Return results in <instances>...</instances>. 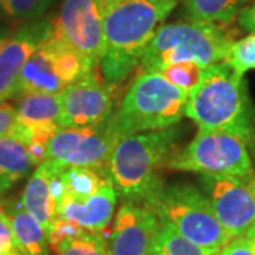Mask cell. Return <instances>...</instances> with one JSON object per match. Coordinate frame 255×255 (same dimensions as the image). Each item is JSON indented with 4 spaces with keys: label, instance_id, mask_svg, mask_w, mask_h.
I'll return each mask as SVG.
<instances>
[{
    "label": "cell",
    "instance_id": "6da1fadb",
    "mask_svg": "<svg viewBox=\"0 0 255 255\" xmlns=\"http://www.w3.org/2000/svg\"><path fill=\"white\" fill-rule=\"evenodd\" d=\"M105 4L101 75L115 85L139 65L146 47L177 0H112Z\"/></svg>",
    "mask_w": 255,
    "mask_h": 255
},
{
    "label": "cell",
    "instance_id": "7a4b0ae2",
    "mask_svg": "<svg viewBox=\"0 0 255 255\" xmlns=\"http://www.w3.org/2000/svg\"><path fill=\"white\" fill-rule=\"evenodd\" d=\"M184 115L201 129L237 133L250 142L255 111L244 75L226 63L204 68L199 84L187 94Z\"/></svg>",
    "mask_w": 255,
    "mask_h": 255
},
{
    "label": "cell",
    "instance_id": "3957f363",
    "mask_svg": "<svg viewBox=\"0 0 255 255\" xmlns=\"http://www.w3.org/2000/svg\"><path fill=\"white\" fill-rule=\"evenodd\" d=\"M238 30L231 24L186 20L157 28L139 63V74L157 73L179 63H196L201 68L223 63L236 43Z\"/></svg>",
    "mask_w": 255,
    "mask_h": 255
},
{
    "label": "cell",
    "instance_id": "277c9868",
    "mask_svg": "<svg viewBox=\"0 0 255 255\" xmlns=\"http://www.w3.org/2000/svg\"><path fill=\"white\" fill-rule=\"evenodd\" d=\"M177 136L179 129L172 127L119 137L107 169L117 194L127 201L142 204L160 187L163 183L156 172L174 152Z\"/></svg>",
    "mask_w": 255,
    "mask_h": 255
},
{
    "label": "cell",
    "instance_id": "5b68a950",
    "mask_svg": "<svg viewBox=\"0 0 255 255\" xmlns=\"http://www.w3.org/2000/svg\"><path fill=\"white\" fill-rule=\"evenodd\" d=\"M140 206L210 255L234 238L216 219L204 193L189 183L162 184Z\"/></svg>",
    "mask_w": 255,
    "mask_h": 255
},
{
    "label": "cell",
    "instance_id": "8992f818",
    "mask_svg": "<svg viewBox=\"0 0 255 255\" xmlns=\"http://www.w3.org/2000/svg\"><path fill=\"white\" fill-rule=\"evenodd\" d=\"M187 94L159 73L137 74L118 112L111 117V128L121 137L176 127L184 117Z\"/></svg>",
    "mask_w": 255,
    "mask_h": 255
},
{
    "label": "cell",
    "instance_id": "52a82bcc",
    "mask_svg": "<svg viewBox=\"0 0 255 255\" xmlns=\"http://www.w3.org/2000/svg\"><path fill=\"white\" fill-rule=\"evenodd\" d=\"M248 140L237 133L199 129L197 135L182 150H174L163 166L201 174L247 176L253 173Z\"/></svg>",
    "mask_w": 255,
    "mask_h": 255
},
{
    "label": "cell",
    "instance_id": "ba28073f",
    "mask_svg": "<svg viewBox=\"0 0 255 255\" xmlns=\"http://www.w3.org/2000/svg\"><path fill=\"white\" fill-rule=\"evenodd\" d=\"M94 70L95 65L65 44L51 28L50 36L24 64L14 98L31 94H60L70 84L81 80Z\"/></svg>",
    "mask_w": 255,
    "mask_h": 255
},
{
    "label": "cell",
    "instance_id": "9c48e42d",
    "mask_svg": "<svg viewBox=\"0 0 255 255\" xmlns=\"http://www.w3.org/2000/svg\"><path fill=\"white\" fill-rule=\"evenodd\" d=\"M110 119L100 125L60 129L48 142L46 160L64 167H87L108 177L110 156L119 139Z\"/></svg>",
    "mask_w": 255,
    "mask_h": 255
},
{
    "label": "cell",
    "instance_id": "30bf717a",
    "mask_svg": "<svg viewBox=\"0 0 255 255\" xmlns=\"http://www.w3.org/2000/svg\"><path fill=\"white\" fill-rule=\"evenodd\" d=\"M203 193L216 219L230 236L241 237L255 223V173L247 176L203 174Z\"/></svg>",
    "mask_w": 255,
    "mask_h": 255
},
{
    "label": "cell",
    "instance_id": "8fae6325",
    "mask_svg": "<svg viewBox=\"0 0 255 255\" xmlns=\"http://www.w3.org/2000/svg\"><path fill=\"white\" fill-rule=\"evenodd\" d=\"M107 0H64L53 33L88 63L98 67L104 54Z\"/></svg>",
    "mask_w": 255,
    "mask_h": 255
},
{
    "label": "cell",
    "instance_id": "7c38bea8",
    "mask_svg": "<svg viewBox=\"0 0 255 255\" xmlns=\"http://www.w3.org/2000/svg\"><path fill=\"white\" fill-rule=\"evenodd\" d=\"M108 82L94 70L60 92V128H85L100 125L114 115V97Z\"/></svg>",
    "mask_w": 255,
    "mask_h": 255
},
{
    "label": "cell",
    "instance_id": "4fadbf2b",
    "mask_svg": "<svg viewBox=\"0 0 255 255\" xmlns=\"http://www.w3.org/2000/svg\"><path fill=\"white\" fill-rule=\"evenodd\" d=\"M159 219L143 206L125 201L107 240L108 255H153Z\"/></svg>",
    "mask_w": 255,
    "mask_h": 255
},
{
    "label": "cell",
    "instance_id": "5bb4252c",
    "mask_svg": "<svg viewBox=\"0 0 255 255\" xmlns=\"http://www.w3.org/2000/svg\"><path fill=\"white\" fill-rule=\"evenodd\" d=\"M51 28V17L30 20L17 28L0 48V104L14 98L18 77L24 64L50 36Z\"/></svg>",
    "mask_w": 255,
    "mask_h": 255
},
{
    "label": "cell",
    "instance_id": "9a60e30c",
    "mask_svg": "<svg viewBox=\"0 0 255 255\" xmlns=\"http://www.w3.org/2000/svg\"><path fill=\"white\" fill-rule=\"evenodd\" d=\"M118 194L110 179L101 186L95 194L84 200L65 197L57 207L60 219L71 221L88 233H102L111 223L115 213Z\"/></svg>",
    "mask_w": 255,
    "mask_h": 255
},
{
    "label": "cell",
    "instance_id": "2e32d148",
    "mask_svg": "<svg viewBox=\"0 0 255 255\" xmlns=\"http://www.w3.org/2000/svg\"><path fill=\"white\" fill-rule=\"evenodd\" d=\"M61 164L46 160L38 164L30 176L21 194V204L47 230L57 216V201L53 193V177Z\"/></svg>",
    "mask_w": 255,
    "mask_h": 255
},
{
    "label": "cell",
    "instance_id": "e0dca14e",
    "mask_svg": "<svg viewBox=\"0 0 255 255\" xmlns=\"http://www.w3.org/2000/svg\"><path fill=\"white\" fill-rule=\"evenodd\" d=\"M0 217L9 224L14 238L27 255H48L46 230L27 210L20 199L0 200Z\"/></svg>",
    "mask_w": 255,
    "mask_h": 255
},
{
    "label": "cell",
    "instance_id": "ac0fdd59",
    "mask_svg": "<svg viewBox=\"0 0 255 255\" xmlns=\"http://www.w3.org/2000/svg\"><path fill=\"white\" fill-rule=\"evenodd\" d=\"M33 162L27 146L16 139H0V200L23 177L30 173Z\"/></svg>",
    "mask_w": 255,
    "mask_h": 255
},
{
    "label": "cell",
    "instance_id": "d6986e66",
    "mask_svg": "<svg viewBox=\"0 0 255 255\" xmlns=\"http://www.w3.org/2000/svg\"><path fill=\"white\" fill-rule=\"evenodd\" d=\"M251 0H182L189 20L231 24Z\"/></svg>",
    "mask_w": 255,
    "mask_h": 255
},
{
    "label": "cell",
    "instance_id": "ffe728a7",
    "mask_svg": "<svg viewBox=\"0 0 255 255\" xmlns=\"http://www.w3.org/2000/svg\"><path fill=\"white\" fill-rule=\"evenodd\" d=\"M64 186V196L75 200H84L95 194L110 177L87 167H64L60 173Z\"/></svg>",
    "mask_w": 255,
    "mask_h": 255
},
{
    "label": "cell",
    "instance_id": "44dd1931",
    "mask_svg": "<svg viewBox=\"0 0 255 255\" xmlns=\"http://www.w3.org/2000/svg\"><path fill=\"white\" fill-rule=\"evenodd\" d=\"M153 255H210L203 248L193 244L172 226L159 220Z\"/></svg>",
    "mask_w": 255,
    "mask_h": 255
},
{
    "label": "cell",
    "instance_id": "7402d4cb",
    "mask_svg": "<svg viewBox=\"0 0 255 255\" xmlns=\"http://www.w3.org/2000/svg\"><path fill=\"white\" fill-rule=\"evenodd\" d=\"M54 253L57 255H108L107 240L102 233L84 231L78 237L71 238L58 247Z\"/></svg>",
    "mask_w": 255,
    "mask_h": 255
},
{
    "label": "cell",
    "instance_id": "603a6c76",
    "mask_svg": "<svg viewBox=\"0 0 255 255\" xmlns=\"http://www.w3.org/2000/svg\"><path fill=\"white\" fill-rule=\"evenodd\" d=\"M223 63L241 75L255 70V33L238 40L230 47Z\"/></svg>",
    "mask_w": 255,
    "mask_h": 255
},
{
    "label": "cell",
    "instance_id": "cb8c5ba5",
    "mask_svg": "<svg viewBox=\"0 0 255 255\" xmlns=\"http://www.w3.org/2000/svg\"><path fill=\"white\" fill-rule=\"evenodd\" d=\"M203 68L196 63H179L172 64L162 68L157 73L163 77L166 81H169L172 85L180 88L183 91H191L203 75Z\"/></svg>",
    "mask_w": 255,
    "mask_h": 255
},
{
    "label": "cell",
    "instance_id": "d4e9b609",
    "mask_svg": "<svg viewBox=\"0 0 255 255\" xmlns=\"http://www.w3.org/2000/svg\"><path fill=\"white\" fill-rule=\"evenodd\" d=\"M55 0H3L1 9L10 17L36 20L46 13Z\"/></svg>",
    "mask_w": 255,
    "mask_h": 255
},
{
    "label": "cell",
    "instance_id": "484cf974",
    "mask_svg": "<svg viewBox=\"0 0 255 255\" xmlns=\"http://www.w3.org/2000/svg\"><path fill=\"white\" fill-rule=\"evenodd\" d=\"M16 139L27 146L30 140L28 129L18 119L16 110L9 105L0 104V139Z\"/></svg>",
    "mask_w": 255,
    "mask_h": 255
},
{
    "label": "cell",
    "instance_id": "4316f807",
    "mask_svg": "<svg viewBox=\"0 0 255 255\" xmlns=\"http://www.w3.org/2000/svg\"><path fill=\"white\" fill-rule=\"evenodd\" d=\"M85 230H82L78 226H75L71 221H67V220L57 219L51 223L50 228L47 230V241H48V247L57 250L60 246H63L64 243H67L68 240L71 238L78 237L80 234H82Z\"/></svg>",
    "mask_w": 255,
    "mask_h": 255
},
{
    "label": "cell",
    "instance_id": "83f0119b",
    "mask_svg": "<svg viewBox=\"0 0 255 255\" xmlns=\"http://www.w3.org/2000/svg\"><path fill=\"white\" fill-rule=\"evenodd\" d=\"M0 255H27L14 238L9 224L0 217Z\"/></svg>",
    "mask_w": 255,
    "mask_h": 255
},
{
    "label": "cell",
    "instance_id": "f1b7e54d",
    "mask_svg": "<svg viewBox=\"0 0 255 255\" xmlns=\"http://www.w3.org/2000/svg\"><path fill=\"white\" fill-rule=\"evenodd\" d=\"M216 255H255V246L246 236L233 238Z\"/></svg>",
    "mask_w": 255,
    "mask_h": 255
},
{
    "label": "cell",
    "instance_id": "f546056e",
    "mask_svg": "<svg viewBox=\"0 0 255 255\" xmlns=\"http://www.w3.org/2000/svg\"><path fill=\"white\" fill-rule=\"evenodd\" d=\"M237 18L240 26L244 28V30L255 33V4L246 7V9L238 14Z\"/></svg>",
    "mask_w": 255,
    "mask_h": 255
},
{
    "label": "cell",
    "instance_id": "4dcf8cb0",
    "mask_svg": "<svg viewBox=\"0 0 255 255\" xmlns=\"http://www.w3.org/2000/svg\"><path fill=\"white\" fill-rule=\"evenodd\" d=\"M10 36H11L10 28L7 27V26H4V24H1V23H0V48L4 46V43L9 40Z\"/></svg>",
    "mask_w": 255,
    "mask_h": 255
},
{
    "label": "cell",
    "instance_id": "1f68e13d",
    "mask_svg": "<svg viewBox=\"0 0 255 255\" xmlns=\"http://www.w3.org/2000/svg\"><path fill=\"white\" fill-rule=\"evenodd\" d=\"M244 236H246V237L248 238L250 241H253V244L255 246V223L253 224V226H251V227H250V230L247 231Z\"/></svg>",
    "mask_w": 255,
    "mask_h": 255
},
{
    "label": "cell",
    "instance_id": "d6a6232c",
    "mask_svg": "<svg viewBox=\"0 0 255 255\" xmlns=\"http://www.w3.org/2000/svg\"><path fill=\"white\" fill-rule=\"evenodd\" d=\"M1 3H3V0H0V9H1Z\"/></svg>",
    "mask_w": 255,
    "mask_h": 255
},
{
    "label": "cell",
    "instance_id": "836d02e7",
    "mask_svg": "<svg viewBox=\"0 0 255 255\" xmlns=\"http://www.w3.org/2000/svg\"><path fill=\"white\" fill-rule=\"evenodd\" d=\"M107 1H112V0H107Z\"/></svg>",
    "mask_w": 255,
    "mask_h": 255
}]
</instances>
